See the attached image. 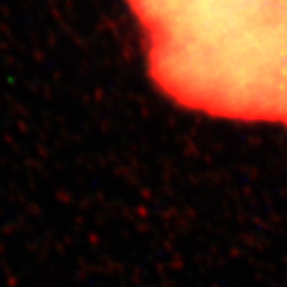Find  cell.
I'll return each instance as SVG.
<instances>
[{
  "instance_id": "obj_1",
  "label": "cell",
  "mask_w": 287,
  "mask_h": 287,
  "mask_svg": "<svg viewBox=\"0 0 287 287\" xmlns=\"http://www.w3.org/2000/svg\"><path fill=\"white\" fill-rule=\"evenodd\" d=\"M152 81L179 106L287 126V0H126Z\"/></svg>"
}]
</instances>
